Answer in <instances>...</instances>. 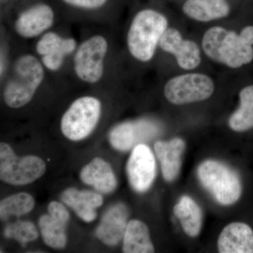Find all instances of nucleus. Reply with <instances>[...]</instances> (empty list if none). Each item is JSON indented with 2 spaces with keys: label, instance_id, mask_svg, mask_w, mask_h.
<instances>
[{
  "label": "nucleus",
  "instance_id": "obj_1",
  "mask_svg": "<svg viewBox=\"0 0 253 253\" xmlns=\"http://www.w3.org/2000/svg\"><path fill=\"white\" fill-rule=\"evenodd\" d=\"M73 55L72 83L91 89H111L116 80L113 26H86Z\"/></svg>",
  "mask_w": 253,
  "mask_h": 253
},
{
  "label": "nucleus",
  "instance_id": "obj_2",
  "mask_svg": "<svg viewBox=\"0 0 253 253\" xmlns=\"http://www.w3.org/2000/svg\"><path fill=\"white\" fill-rule=\"evenodd\" d=\"M14 44L11 65L0 82L4 104L19 109L29 104L44 86L55 84L30 45Z\"/></svg>",
  "mask_w": 253,
  "mask_h": 253
},
{
  "label": "nucleus",
  "instance_id": "obj_3",
  "mask_svg": "<svg viewBox=\"0 0 253 253\" xmlns=\"http://www.w3.org/2000/svg\"><path fill=\"white\" fill-rule=\"evenodd\" d=\"M65 22L51 0H20L1 16V27L20 45L31 44Z\"/></svg>",
  "mask_w": 253,
  "mask_h": 253
},
{
  "label": "nucleus",
  "instance_id": "obj_4",
  "mask_svg": "<svg viewBox=\"0 0 253 253\" xmlns=\"http://www.w3.org/2000/svg\"><path fill=\"white\" fill-rule=\"evenodd\" d=\"M66 23L46 32L30 44L55 84L72 83L71 63L79 39L64 26Z\"/></svg>",
  "mask_w": 253,
  "mask_h": 253
},
{
  "label": "nucleus",
  "instance_id": "obj_5",
  "mask_svg": "<svg viewBox=\"0 0 253 253\" xmlns=\"http://www.w3.org/2000/svg\"><path fill=\"white\" fill-rule=\"evenodd\" d=\"M253 26L240 34L221 27H213L205 33L202 46L208 57L229 67L236 68L253 59Z\"/></svg>",
  "mask_w": 253,
  "mask_h": 253
},
{
  "label": "nucleus",
  "instance_id": "obj_6",
  "mask_svg": "<svg viewBox=\"0 0 253 253\" xmlns=\"http://www.w3.org/2000/svg\"><path fill=\"white\" fill-rule=\"evenodd\" d=\"M167 29V18L157 10L152 8L139 10L131 18L126 31L128 53L139 62H149L154 59L161 38Z\"/></svg>",
  "mask_w": 253,
  "mask_h": 253
},
{
  "label": "nucleus",
  "instance_id": "obj_7",
  "mask_svg": "<svg viewBox=\"0 0 253 253\" xmlns=\"http://www.w3.org/2000/svg\"><path fill=\"white\" fill-rule=\"evenodd\" d=\"M66 23L113 26L123 0H51Z\"/></svg>",
  "mask_w": 253,
  "mask_h": 253
},
{
  "label": "nucleus",
  "instance_id": "obj_8",
  "mask_svg": "<svg viewBox=\"0 0 253 253\" xmlns=\"http://www.w3.org/2000/svg\"><path fill=\"white\" fill-rule=\"evenodd\" d=\"M102 111L103 104L98 96L86 94L76 98L60 121L63 135L72 141L85 139L99 124Z\"/></svg>",
  "mask_w": 253,
  "mask_h": 253
},
{
  "label": "nucleus",
  "instance_id": "obj_9",
  "mask_svg": "<svg viewBox=\"0 0 253 253\" xmlns=\"http://www.w3.org/2000/svg\"><path fill=\"white\" fill-rule=\"evenodd\" d=\"M198 175L201 184L219 204H234L241 196V184L239 176L222 163L205 161L199 166Z\"/></svg>",
  "mask_w": 253,
  "mask_h": 253
},
{
  "label": "nucleus",
  "instance_id": "obj_10",
  "mask_svg": "<svg viewBox=\"0 0 253 253\" xmlns=\"http://www.w3.org/2000/svg\"><path fill=\"white\" fill-rule=\"evenodd\" d=\"M46 170L41 158L34 156L18 158L9 145L0 144V178L13 185H26L39 179Z\"/></svg>",
  "mask_w": 253,
  "mask_h": 253
},
{
  "label": "nucleus",
  "instance_id": "obj_11",
  "mask_svg": "<svg viewBox=\"0 0 253 253\" xmlns=\"http://www.w3.org/2000/svg\"><path fill=\"white\" fill-rule=\"evenodd\" d=\"M214 91V83L208 76L199 73L182 75L169 80L165 86L168 101L176 105L207 99Z\"/></svg>",
  "mask_w": 253,
  "mask_h": 253
},
{
  "label": "nucleus",
  "instance_id": "obj_12",
  "mask_svg": "<svg viewBox=\"0 0 253 253\" xmlns=\"http://www.w3.org/2000/svg\"><path fill=\"white\" fill-rule=\"evenodd\" d=\"M160 133L157 122L149 119H141L133 122H125L113 128L109 141L118 151H128L136 143L152 139Z\"/></svg>",
  "mask_w": 253,
  "mask_h": 253
},
{
  "label": "nucleus",
  "instance_id": "obj_13",
  "mask_svg": "<svg viewBox=\"0 0 253 253\" xmlns=\"http://www.w3.org/2000/svg\"><path fill=\"white\" fill-rule=\"evenodd\" d=\"M126 173L131 187L138 192L149 189L155 179L156 163L149 146L138 144L126 164Z\"/></svg>",
  "mask_w": 253,
  "mask_h": 253
},
{
  "label": "nucleus",
  "instance_id": "obj_14",
  "mask_svg": "<svg viewBox=\"0 0 253 253\" xmlns=\"http://www.w3.org/2000/svg\"><path fill=\"white\" fill-rule=\"evenodd\" d=\"M48 212L49 214L42 216L39 221L43 240L49 247L63 249L67 242L66 225L69 220V213L62 204L56 201L50 203Z\"/></svg>",
  "mask_w": 253,
  "mask_h": 253
},
{
  "label": "nucleus",
  "instance_id": "obj_15",
  "mask_svg": "<svg viewBox=\"0 0 253 253\" xmlns=\"http://www.w3.org/2000/svg\"><path fill=\"white\" fill-rule=\"evenodd\" d=\"M159 46L166 52L175 56L181 68L194 69L201 63V53L194 42L186 41L180 33L174 28H168L160 41Z\"/></svg>",
  "mask_w": 253,
  "mask_h": 253
},
{
  "label": "nucleus",
  "instance_id": "obj_16",
  "mask_svg": "<svg viewBox=\"0 0 253 253\" xmlns=\"http://www.w3.org/2000/svg\"><path fill=\"white\" fill-rule=\"evenodd\" d=\"M128 210L123 204L115 205L104 214L96 229L98 239L107 246H114L124 238L127 226Z\"/></svg>",
  "mask_w": 253,
  "mask_h": 253
},
{
  "label": "nucleus",
  "instance_id": "obj_17",
  "mask_svg": "<svg viewBox=\"0 0 253 253\" xmlns=\"http://www.w3.org/2000/svg\"><path fill=\"white\" fill-rule=\"evenodd\" d=\"M218 249L221 253H253V229L244 223H231L221 231Z\"/></svg>",
  "mask_w": 253,
  "mask_h": 253
},
{
  "label": "nucleus",
  "instance_id": "obj_18",
  "mask_svg": "<svg viewBox=\"0 0 253 253\" xmlns=\"http://www.w3.org/2000/svg\"><path fill=\"white\" fill-rule=\"evenodd\" d=\"M154 149L161 163L165 179L168 181L174 180L180 171L181 157L185 149L184 141L176 138L169 141H157Z\"/></svg>",
  "mask_w": 253,
  "mask_h": 253
},
{
  "label": "nucleus",
  "instance_id": "obj_19",
  "mask_svg": "<svg viewBox=\"0 0 253 253\" xmlns=\"http://www.w3.org/2000/svg\"><path fill=\"white\" fill-rule=\"evenodd\" d=\"M83 182L94 186L101 193L112 192L117 186V180L111 166L101 158H95L82 169Z\"/></svg>",
  "mask_w": 253,
  "mask_h": 253
},
{
  "label": "nucleus",
  "instance_id": "obj_20",
  "mask_svg": "<svg viewBox=\"0 0 253 253\" xmlns=\"http://www.w3.org/2000/svg\"><path fill=\"white\" fill-rule=\"evenodd\" d=\"M61 199L74 210L78 217L86 222L96 219L95 208L100 207L103 204L101 195L90 191H79L74 188L65 190L61 194Z\"/></svg>",
  "mask_w": 253,
  "mask_h": 253
},
{
  "label": "nucleus",
  "instance_id": "obj_21",
  "mask_svg": "<svg viewBox=\"0 0 253 253\" xmlns=\"http://www.w3.org/2000/svg\"><path fill=\"white\" fill-rule=\"evenodd\" d=\"M183 11L193 19L208 22L226 17L230 8L226 0H187Z\"/></svg>",
  "mask_w": 253,
  "mask_h": 253
},
{
  "label": "nucleus",
  "instance_id": "obj_22",
  "mask_svg": "<svg viewBox=\"0 0 253 253\" xmlns=\"http://www.w3.org/2000/svg\"><path fill=\"white\" fill-rule=\"evenodd\" d=\"M154 251L146 224L136 219L129 221L123 238V252L152 253Z\"/></svg>",
  "mask_w": 253,
  "mask_h": 253
},
{
  "label": "nucleus",
  "instance_id": "obj_23",
  "mask_svg": "<svg viewBox=\"0 0 253 253\" xmlns=\"http://www.w3.org/2000/svg\"><path fill=\"white\" fill-rule=\"evenodd\" d=\"M174 212L187 235L195 237L199 234L202 226V211L194 200L188 196L181 198L174 207Z\"/></svg>",
  "mask_w": 253,
  "mask_h": 253
},
{
  "label": "nucleus",
  "instance_id": "obj_24",
  "mask_svg": "<svg viewBox=\"0 0 253 253\" xmlns=\"http://www.w3.org/2000/svg\"><path fill=\"white\" fill-rule=\"evenodd\" d=\"M240 106L229 120L233 130L244 131L253 128V85L244 88L240 92Z\"/></svg>",
  "mask_w": 253,
  "mask_h": 253
},
{
  "label": "nucleus",
  "instance_id": "obj_25",
  "mask_svg": "<svg viewBox=\"0 0 253 253\" xmlns=\"http://www.w3.org/2000/svg\"><path fill=\"white\" fill-rule=\"evenodd\" d=\"M35 206V200L31 195L19 193L1 200L0 217L6 220L11 216H21L31 212Z\"/></svg>",
  "mask_w": 253,
  "mask_h": 253
},
{
  "label": "nucleus",
  "instance_id": "obj_26",
  "mask_svg": "<svg viewBox=\"0 0 253 253\" xmlns=\"http://www.w3.org/2000/svg\"><path fill=\"white\" fill-rule=\"evenodd\" d=\"M4 236L16 240L22 246L38 238V231L33 223L28 221H18L9 224L4 229Z\"/></svg>",
  "mask_w": 253,
  "mask_h": 253
},
{
  "label": "nucleus",
  "instance_id": "obj_27",
  "mask_svg": "<svg viewBox=\"0 0 253 253\" xmlns=\"http://www.w3.org/2000/svg\"><path fill=\"white\" fill-rule=\"evenodd\" d=\"M18 1H20V0H0V13H1V16L5 14L8 10L11 9Z\"/></svg>",
  "mask_w": 253,
  "mask_h": 253
}]
</instances>
